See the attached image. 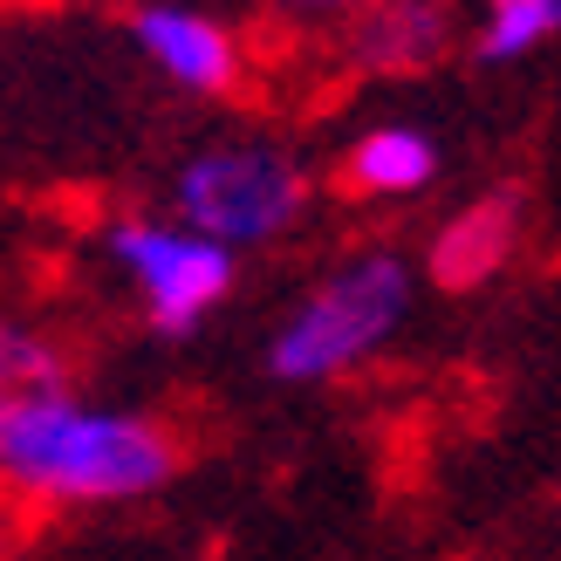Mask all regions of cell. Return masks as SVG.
<instances>
[{
    "label": "cell",
    "mask_w": 561,
    "mask_h": 561,
    "mask_svg": "<svg viewBox=\"0 0 561 561\" xmlns=\"http://www.w3.org/2000/svg\"><path fill=\"white\" fill-rule=\"evenodd\" d=\"M110 261L124 267V280L137 288V308H145V322L164 343L199 335L206 316L240 280V254L185 233L179 219H117L110 227Z\"/></svg>",
    "instance_id": "277c9868"
},
{
    "label": "cell",
    "mask_w": 561,
    "mask_h": 561,
    "mask_svg": "<svg viewBox=\"0 0 561 561\" xmlns=\"http://www.w3.org/2000/svg\"><path fill=\"white\" fill-rule=\"evenodd\" d=\"M411 295L417 280L404 254H390V247L350 254L288 308V322L267 343V370L280 383H335L363 370L398 343V329L411 322Z\"/></svg>",
    "instance_id": "7a4b0ae2"
},
{
    "label": "cell",
    "mask_w": 561,
    "mask_h": 561,
    "mask_svg": "<svg viewBox=\"0 0 561 561\" xmlns=\"http://www.w3.org/2000/svg\"><path fill=\"white\" fill-rule=\"evenodd\" d=\"M185 445L172 425L124 404H82L76 390L0 404V486L27 507H130L179 480Z\"/></svg>",
    "instance_id": "6da1fadb"
},
{
    "label": "cell",
    "mask_w": 561,
    "mask_h": 561,
    "mask_svg": "<svg viewBox=\"0 0 561 561\" xmlns=\"http://www.w3.org/2000/svg\"><path fill=\"white\" fill-rule=\"evenodd\" d=\"M130 42L185 96H233L240 90V69H247L240 35L219 14L192 8V0H145L130 14Z\"/></svg>",
    "instance_id": "5b68a950"
},
{
    "label": "cell",
    "mask_w": 561,
    "mask_h": 561,
    "mask_svg": "<svg viewBox=\"0 0 561 561\" xmlns=\"http://www.w3.org/2000/svg\"><path fill=\"white\" fill-rule=\"evenodd\" d=\"M62 383H69V356L55 350L42 329L0 316V404L42 398V390H62Z\"/></svg>",
    "instance_id": "30bf717a"
},
{
    "label": "cell",
    "mask_w": 561,
    "mask_h": 561,
    "mask_svg": "<svg viewBox=\"0 0 561 561\" xmlns=\"http://www.w3.org/2000/svg\"><path fill=\"white\" fill-rule=\"evenodd\" d=\"M561 35V0H486L480 27H472V55L486 69H514L541 55Z\"/></svg>",
    "instance_id": "9c48e42d"
},
{
    "label": "cell",
    "mask_w": 561,
    "mask_h": 561,
    "mask_svg": "<svg viewBox=\"0 0 561 561\" xmlns=\"http://www.w3.org/2000/svg\"><path fill=\"white\" fill-rule=\"evenodd\" d=\"M0 561H8V520H0Z\"/></svg>",
    "instance_id": "7c38bea8"
},
{
    "label": "cell",
    "mask_w": 561,
    "mask_h": 561,
    "mask_svg": "<svg viewBox=\"0 0 561 561\" xmlns=\"http://www.w3.org/2000/svg\"><path fill=\"white\" fill-rule=\"evenodd\" d=\"M438 179V137L417 124H377L343 158V185L356 199H417Z\"/></svg>",
    "instance_id": "ba28073f"
},
{
    "label": "cell",
    "mask_w": 561,
    "mask_h": 561,
    "mask_svg": "<svg viewBox=\"0 0 561 561\" xmlns=\"http://www.w3.org/2000/svg\"><path fill=\"white\" fill-rule=\"evenodd\" d=\"M445 35L453 27H445V8H432V0H370L350 27V48L377 76H417L438 62Z\"/></svg>",
    "instance_id": "52a82bcc"
},
{
    "label": "cell",
    "mask_w": 561,
    "mask_h": 561,
    "mask_svg": "<svg viewBox=\"0 0 561 561\" xmlns=\"http://www.w3.org/2000/svg\"><path fill=\"white\" fill-rule=\"evenodd\" d=\"M520 240H527V199H520V192H486V199H466L432 233L425 274L438 280L445 295H472V288H486L493 274L514 267Z\"/></svg>",
    "instance_id": "8992f818"
},
{
    "label": "cell",
    "mask_w": 561,
    "mask_h": 561,
    "mask_svg": "<svg viewBox=\"0 0 561 561\" xmlns=\"http://www.w3.org/2000/svg\"><path fill=\"white\" fill-rule=\"evenodd\" d=\"M301 213H308L301 158L288 145H261V137H227V145L192 151L172 179V219L185 233L227 247V254L295 233Z\"/></svg>",
    "instance_id": "3957f363"
},
{
    "label": "cell",
    "mask_w": 561,
    "mask_h": 561,
    "mask_svg": "<svg viewBox=\"0 0 561 561\" xmlns=\"http://www.w3.org/2000/svg\"><path fill=\"white\" fill-rule=\"evenodd\" d=\"M295 8H316V14H335V8H370V0H295Z\"/></svg>",
    "instance_id": "8fae6325"
}]
</instances>
